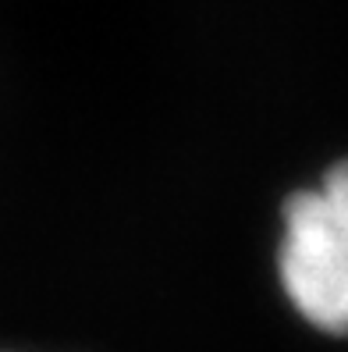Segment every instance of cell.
Segmentation results:
<instances>
[{
  "mask_svg": "<svg viewBox=\"0 0 348 352\" xmlns=\"http://www.w3.org/2000/svg\"><path fill=\"white\" fill-rule=\"evenodd\" d=\"M277 281L310 327L334 338L348 335V157L284 196Z\"/></svg>",
  "mask_w": 348,
  "mask_h": 352,
  "instance_id": "cell-1",
  "label": "cell"
}]
</instances>
